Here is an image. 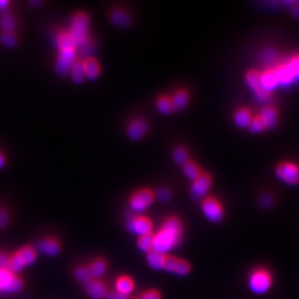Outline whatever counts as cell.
I'll return each mask as SVG.
<instances>
[{"label": "cell", "mask_w": 299, "mask_h": 299, "mask_svg": "<svg viewBox=\"0 0 299 299\" xmlns=\"http://www.w3.org/2000/svg\"><path fill=\"white\" fill-rule=\"evenodd\" d=\"M183 235V224L177 216H170L163 222L161 228L153 233V250L168 255L180 245Z\"/></svg>", "instance_id": "6da1fadb"}, {"label": "cell", "mask_w": 299, "mask_h": 299, "mask_svg": "<svg viewBox=\"0 0 299 299\" xmlns=\"http://www.w3.org/2000/svg\"><path fill=\"white\" fill-rule=\"evenodd\" d=\"M58 55L55 71L61 77L68 76L70 69L77 59V47L69 30L60 31L56 36Z\"/></svg>", "instance_id": "7a4b0ae2"}, {"label": "cell", "mask_w": 299, "mask_h": 299, "mask_svg": "<svg viewBox=\"0 0 299 299\" xmlns=\"http://www.w3.org/2000/svg\"><path fill=\"white\" fill-rule=\"evenodd\" d=\"M269 66V65H268ZM278 77L279 86H291L299 81V52L272 64Z\"/></svg>", "instance_id": "3957f363"}, {"label": "cell", "mask_w": 299, "mask_h": 299, "mask_svg": "<svg viewBox=\"0 0 299 299\" xmlns=\"http://www.w3.org/2000/svg\"><path fill=\"white\" fill-rule=\"evenodd\" d=\"M89 26H90V18L86 12L78 11L75 14V16L72 19V24H71L69 32L72 35L75 43L77 45V50L90 40L88 36Z\"/></svg>", "instance_id": "277c9868"}, {"label": "cell", "mask_w": 299, "mask_h": 299, "mask_svg": "<svg viewBox=\"0 0 299 299\" xmlns=\"http://www.w3.org/2000/svg\"><path fill=\"white\" fill-rule=\"evenodd\" d=\"M273 285V275L264 266H258L249 275L248 286L250 290L256 294H265L270 291Z\"/></svg>", "instance_id": "5b68a950"}, {"label": "cell", "mask_w": 299, "mask_h": 299, "mask_svg": "<svg viewBox=\"0 0 299 299\" xmlns=\"http://www.w3.org/2000/svg\"><path fill=\"white\" fill-rule=\"evenodd\" d=\"M155 200L156 192H154L152 189H138L129 197V206L134 212L142 214V212L153 205Z\"/></svg>", "instance_id": "8992f818"}, {"label": "cell", "mask_w": 299, "mask_h": 299, "mask_svg": "<svg viewBox=\"0 0 299 299\" xmlns=\"http://www.w3.org/2000/svg\"><path fill=\"white\" fill-rule=\"evenodd\" d=\"M245 83L249 88L254 92L258 102H270L273 98V92L265 90L262 86L261 81V71L257 69H249L245 73Z\"/></svg>", "instance_id": "52a82bcc"}, {"label": "cell", "mask_w": 299, "mask_h": 299, "mask_svg": "<svg viewBox=\"0 0 299 299\" xmlns=\"http://www.w3.org/2000/svg\"><path fill=\"white\" fill-rule=\"evenodd\" d=\"M276 177L290 186L299 184V165L291 160H283L278 163L275 169Z\"/></svg>", "instance_id": "ba28073f"}, {"label": "cell", "mask_w": 299, "mask_h": 299, "mask_svg": "<svg viewBox=\"0 0 299 299\" xmlns=\"http://www.w3.org/2000/svg\"><path fill=\"white\" fill-rule=\"evenodd\" d=\"M201 209L205 218L212 223L221 222L225 216V210L219 198L207 196L202 200Z\"/></svg>", "instance_id": "9c48e42d"}, {"label": "cell", "mask_w": 299, "mask_h": 299, "mask_svg": "<svg viewBox=\"0 0 299 299\" xmlns=\"http://www.w3.org/2000/svg\"><path fill=\"white\" fill-rule=\"evenodd\" d=\"M126 228L129 232L138 236L153 233V221L146 215L136 214L130 217L126 223Z\"/></svg>", "instance_id": "30bf717a"}, {"label": "cell", "mask_w": 299, "mask_h": 299, "mask_svg": "<svg viewBox=\"0 0 299 299\" xmlns=\"http://www.w3.org/2000/svg\"><path fill=\"white\" fill-rule=\"evenodd\" d=\"M24 281L8 269H0V294H17L23 291Z\"/></svg>", "instance_id": "8fae6325"}, {"label": "cell", "mask_w": 299, "mask_h": 299, "mask_svg": "<svg viewBox=\"0 0 299 299\" xmlns=\"http://www.w3.org/2000/svg\"><path fill=\"white\" fill-rule=\"evenodd\" d=\"M213 178L212 175L207 172L203 171L200 176L192 181L190 187V194L195 200H203L207 197V194L212 186Z\"/></svg>", "instance_id": "7c38bea8"}, {"label": "cell", "mask_w": 299, "mask_h": 299, "mask_svg": "<svg viewBox=\"0 0 299 299\" xmlns=\"http://www.w3.org/2000/svg\"><path fill=\"white\" fill-rule=\"evenodd\" d=\"M149 130V123L143 117H135L129 121L126 126V135L132 141H139Z\"/></svg>", "instance_id": "4fadbf2b"}, {"label": "cell", "mask_w": 299, "mask_h": 299, "mask_svg": "<svg viewBox=\"0 0 299 299\" xmlns=\"http://www.w3.org/2000/svg\"><path fill=\"white\" fill-rule=\"evenodd\" d=\"M36 251L45 256H57L61 252V244L59 240L53 236H47L39 240L36 244Z\"/></svg>", "instance_id": "5bb4252c"}, {"label": "cell", "mask_w": 299, "mask_h": 299, "mask_svg": "<svg viewBox=\"0 0 299 299\" xmlns=\"http://www.w3.org/2000/svg\"><path fill=\"white\" fill-rule=\"evenodd\" d=\"M257 114L264 121L267 130H272L277 127L279 123L280 114H279L278 108L275 107L274 105H265Z\"/></svg>", "instance_id": "9a60e30c"}, {"label": "cell", "mask_w": 299, "mask_h": 299, "mask_svg": "<svg viewBox=\"0 0 299 299\" xmlns=\"http://www.w3.org/2000/svg\"><path fill=\"white\" fill-rule=\"evenodd\" d=\"M85 291L91 299H105L108 289L105 283L100 279H91L85 284Z\"/></svg>", "instance_id": "2e32d148"}, {"label": "cell", "mask_w": 299, "mask_h": 299, "mask_svg": "<svg viewBox=\"0 0 299 299\" xmlns=\"http://www.w3.org/2000/svg\"><path fill=\"white\" fill-rule=\"evenodd\" d=\"M261 81L262 86L265 90L273 92L274 89H276L279 86L278 77L276 75L275 69L273 66H265V68L261 71Z\"/></svg>", "instance_id": "e0dca14e"}, {"label": "cell", "mask_w": 299, "mask_h": 299, "mask_svg": "<svg viewBox=\"0 0 299 299\" xmlns=\"http://www.w3.org/2000/svg\"><path fill=\"white\" fill-rule=\"evenodd\" d=\"M84 69L86 73V77L90 81H95L101 76L102 67L99 60L94 56L87 55L85 59H83Z\"/></svg>", "instance_id": "ac0fdd59"}, {"label": "cell", "mask_w": 299, "mask_h": 299, "mask_svg": "<svg viewBox=\"0 0 299 299\" xmlns=\"http://www.w3.org/2000/svg\"><path fill=\"white\" fill-rule=\"evenodd\" d=\"M155 107H156L157 111L166 116L171 115L172 113H174L176 111L174 104L172 102L171 95H158L156 100H155Z\"/></svg>", "instance_id": "d6986e66"}, {"label": "cell", "mask_w": 299, "mask_h": 299, "mask_svg": "<svg viewBox=\"0 0 299 299\" xmlns=\"http://www.w3.org/2000/svg\"><path fill=\"white\" fill-rule=\"evenodd\" d=\"M253 117V112L247 107H240L233 112V122L238 128H247Z\"/></svg>", "instance_id": "ffe728a7"}, {"label": "cell", "mask_w": 299, "mask_h": 299, "mask_svg": "<svg viewBox=\"0 0 299 299\" xmlns=\"http://www.w3.org/2000/svg\"><path fill=\"white\" fill-rule=\"evenodd\" d=\"M114 286H115V291L126 296H129L131 293H133V291H135V288H136L135 281L128 275L119 276L116 279Z\"/></svg>", "instance_id": "44dd1931"}, {"label": "cell", "mask_w": 299, "mask_h": 299, "mask_svg": "<svg viewBox=\"0 0 299 299\" xmlns=\"http://www.w3.org/2000/svg\"><path fill=\"white\" fill-rule=\"evenodd\" d=\"M110 21L114 26L126 27V26H131L132 17L125 10L115 8L110 13Z\"/></svg>", "instance_id": "7402d4cb"}, {"label": "cell", "mask_w": 299, "mask_h": 299, "mask_svg": "<svg viewBox=\"0 0 299 299\" xmlns=\"http://www.w3.org/2000/svg\"><path fill=\"white\" fill-rule=\"evenodd\" d=\"M171 98H172V102L174 104L175 110L181 111L188 106L191 94L187 88L180 87L173 92V94L171 95Z\"/></svg>", "instance_id": "603a6c76"}, {"label": "cell", "mask_w": 299, "mask_h": 299, "mask_svg": "<svg viewBox=\"0 0 299 299\" xmlns=\"http://www.w3.org/2000/svg\"><path fill=\"white\" fill-rule=\"evenodd\" d=\"M16 255L19 257L26 267L33 265L37 261V251L31 245H25L21 247L16 252Z\"/></svg>", "instance_id": "cb8c5ba5"}, {"label": "cell", "mask_w": 299, "mask_h": 299, "mask_svg": "<svg viewBox=\"0 0 299 299\" xmlns=\"http://www.w3.org/2000/svg\"><path fill=\"white\" fill-rule=\"evenodd\" d=\"M166 257H167V255L152 250L151 252L146 254V263L151 269L161 270V269H164Z\"/></svg>", "instance_id": "d4e9b609"}, {"label": "cell", "mask_w": 299, "mask_h": 299, "mask_svg": "<svg viewBox=\"0 0 299 299\" xmlns=\"http://www.w3.org/2000/svg\"><path fill=\"white\" fill-rule=\"evenodd\" d=\"M69 75L71 77V79L73 83L81 85L85 82L86 79V73L84 69V64H83V59L77 58L76 61L73 63L72 67L70 69Z\"/></svg>", "instance_id": "484cf974"}, {"label": "cell", "mask_w": 299, "mask_h": 299, "mask_svg": "<svg viewBox=\"0 0 299 299\" xmlns=\"http://www.w3.org/2000/svg\"><path fill=\"white\" fill-rule=\"evenodd\" d=\"M181 168H182L183 175L191 181L196 180L197 176H200L203 172L201 166L193 159H190L188 162L184 164Z\"/></svg>", "instance_id": "4316f807"}, {"label": "cell", "mask_w": 299, "mask_h": 299, "mask_svg": "<svg viewBox=\"0 0 299 299\" xmlns=\"http://www.w3.org/2000/svg\"><path fill=\"white\" fill-rule=\"evenodd\" d=\"M89 270L93 279H100L108 271V263L103 257H97L89 265Z\"/></svg>", "instance_id": "83f0119b"}, {"label": "cell", "mask_w": 299, "mask_h": 299, "mask_svg": "<svg viewBox=\"0 0 299 299\" xmlns=\"http://www.w3.org/2000/svg\"><path fill=\"white\" fill-rule=\"evenodd\" d=\"M17 19L15 16L9 12H4L0 16V28L1 31L15 32L17 28Z\"/></svg>", "instance_id": "f1b7e54d"}, {"label": "cell", "mask_w": 299, "mask_h": 299, "mask_svg": "<svg viewBox=\"0 0 299 299\" xmlns=\"http://www.w3.org/2000/svg\"><path fill=\"white\" fill-rule=\"evenodd\" d=\"M171 157L173 162L180 167H182L191 159L189 150L184 146H175L171 152Z\"/></svg>", "instance_id": "f546056e"}, {"label": "cell", "mask_w": 299, "mask_h": 299, "mask_svg": "<svg viewBox=\"0 0 299 299\" xmlns=\"http://www.w3.org/2000/svg\"><path fill=\"white\" fill-rule=\"evenodd\" d=\"M73 275L77 282L83 283L84 285L88 281H90L91 279H93L89 270V266H86V265L77 266L73 271Z\"/></svg>", "instance_id": "4dcf8cb0"}, {"label": "cell", "mask_w": 299, "mask_h": 299, "mask_svg": "<svg viewBox=\"0 0 299 299\" xmlns=\"http://www.w3.org/2000/svg\"><path fill=\"white\" fill-rule=\"evenodd\" d=\"M137 248L139 251L144 253H149L153 250L154 247V236L153 233L146 234L143 236H138L137 241Z\"/></svg>", "instance_id": "1f68e13d"}, {"label": "cell", "mask_w": 299, "mask_h": 299, "mask_svg": "<svg viewBox=\"0 0 299 299\" xmlns=\"http://www.w3.org/2000/svg\"><path fill=\"white\" fill-rule=\"evenodd\" d=\"M247 129H248V131L251 134H254V135L262 134V133H264L265 131L267 130L265 127L264 121L260 117L258 114L254 115V117H253V119L251 120Z\"/></svg>", "instance_id": "d6a6232c"}, {"label": "cell", "mask_w": 299, "mask_h": 299, "mask_svg": "<svg viewBox=\"0 0 299 299\" xmlns=\"http://www.w3.org/2000/svg\"><path fill=\"white\" fill-rule=\"evenodd\" d=\"M0 42L7 48H15L17 46V39L16 32H5L1 31L0 33Z\"/></svg>", "instance_id": "836d02e7"}, {"label": "cell", "mask_w": 299, "mask_h": 299, "mask_svg": "<svg viewBox=\"0 0 299 299\" xmlns=\"http://www.w3.org/2000/svg\"><path fill=\"white\" fill-rule=\"evenodd\" d=\"M191 268H192V266H191V264L189 263L188 261H186L184 258H180V263L177 265L175 275L180 276V277L187 276L191 272Z\"/></svg>", "instance_id": "e575fe53"}, {"label": "cell", "mask_w": 299, "mask_h": 299, "mask_svg": "<svg viewBox=\"0 0 299 299\" xmlns=\"http://www.w3.org/2000/svg\"><path fill=\"white\" fill-rule=\"evenodd\" d=\"M138 299H162L161 292L156 289H148L144 291Z\"/></svg>", "instance_id": "d590c367"}, {"label": "cell", "mask_w": 299, "mask_h": 299, "mask_svg": "<svg viewBox=\"0 0 299 299\" xmlns=\"http://www.w3.org/2000/svg\"><path fill=\"white\" fill-rule=\"evenodd\" d=\"M156 198H159L160 201H162L164 203H167V202L171 201V190H170V189L165 188V187L159 189V190L156 192Z\"/></svg>", "instance_id": "8d00e7d4"}, {"label": "cell", "mask_w": 299, "mask_h": 299, "mask_svg": "<svg viewBox=\"0 0 299 299\" xmlns=\"http://www.w3.org/2000/svg\"><path fill=\"white\" fill-rule=\"evenodd\" d=\"M274 204V197L270 194L263 195L260 198V205L263 208H270Z\"/></svg>", "instance_id": "74e56055"}, {"label": "cell", "mask_w": 299, "mask_h": 299, "mask_svg": "<svg viewBox=\"0 0 299 299\" xmlns=\"http://www.w3.org/2000/svg\"><path fill=\"white\" fill-rule=\"evenodd\" d=\"M9 216L8 211L5 208H0V229H4L8 226Z\"/></svg>", "instance_id": "f35d334b"}, {"label": "cell", "mask_w": 299, "mask_h": 299, "mask_svg": "<svg viewBox=\"0 0 299 299\" xmlns=\"http://www.w3.org/2000/svg\"><path fill=\"white\" fill-rule=\"evenodd\" d=\"M9 258L7 253L0 250V269H7L8 268Z\"/></svg>", "instance_id": "ab89813d"}, {"label": "cell", "mask_w": 299, "mask_h": 299, "mask_svg": "<svg viewBox=\"0 0 299 299\" xmlns=\"http://www.w3.org/2000/svg\"><path fill=\"white\" fill-rule=\"evenodd\" d=\"M105 299H129V296L123 295V294H121L119 292L115 291H108Z\"/></svg>", "instance_id": "60d3db41"}, {"label": "cell", "mask_w": 299, "mask_h": 299, "mask_svg": "<svg viewBox=\"0 0 299 299\" xmlns=\"http://www.w3.org/2000/svg\"><path fill=\"white\" fill-rule=\"evenodd\" d=\"M292 6L291 7V12L292 17L299 18V3L298 2H292Z\"/></svg>", "instance_id": "b9f144b4"}, {"label": "cell", "mask_w": 299, "mask_h": 299, "mask_svg": "<svg viewBox=\"0 0 299 299\" xmlns=\"http://www.w3.org/2000/svg\"><path fill=\"white\" fill-rule=\"evenodd\" d=\"M9 5H10V1L9 0H0V12L4 13L7 11Z\"/></svg>", "instance_id": "7bdbcfd3"}, {"label": "cell", "mask_w": 299, "mask_h": 299, "mask_svg": "<svg viewBox=\"0 0 299 299\" xmlns=\"http://www.w3.org/2000/svg\"><path fill=\"white\" fill-rule=\"evenodd\" d=\"M5 163H6V158H5L4 154L2 153V152L0 151V170L4 168V166H5Z\"/></svg>", "instance_id": "ee69618b"}, {"label": "cell", "mask_w": 299, "mask_h": 299, "mask_svg": "<svg viewBox=\"0 0 299 299\" xmlns=\"http://www.w3.org/2000/svg\"><path fill=\"white\" fill-rule=\"evenodd\" d=\"M30 4L31 5H40V4H42V2L41 1H36V2H30Z\"/></svg>", "instance_id": "f6af8a7d"}, {"label": "cell", "mask_w": 299, "mask_h": 299, "mask_svg": "<svg viewBox=\"0 0 299 299\" xmlns=\"http://www.w3.org/2000/svg\"><path fill=\"white\" fill-rule=\"evenodd\" d=\"M132 299H138V298H132Z\"/></svg>", "instance_id": "bcb514c9"}]
</instances>
